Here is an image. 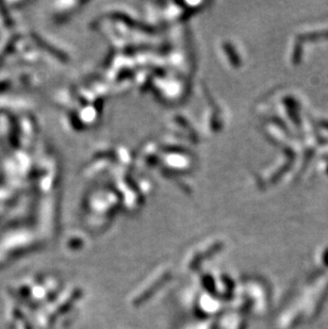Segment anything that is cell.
I'll use <instances>...</instances> for the list:
<instances>
[]
</instances>
